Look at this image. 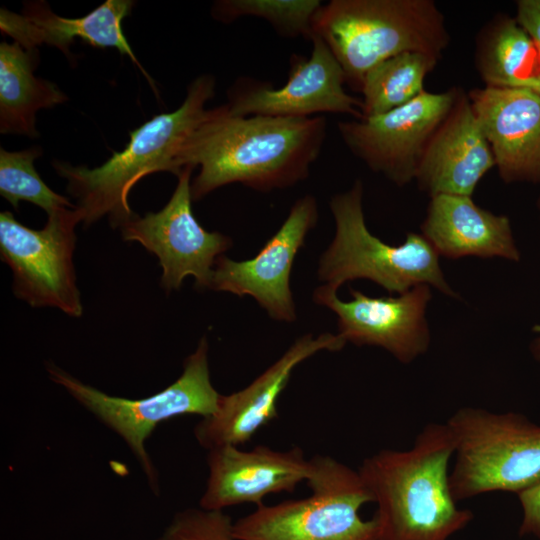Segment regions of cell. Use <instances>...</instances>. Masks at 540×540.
Returning <instances> with one entry per match:
<instances>
[{
    "label": "cell",
    "instance_id": "cell-1",
    "mask_svg": "<svg viewBox=\"0 0 540 540\" xmlns=\"http://www.w3.org/2000/svg\"><path fill=\"white\" fill-rule=\"evenodd\" d=\"M327 135V120L266 115L238 116L226 104L208 109L180 151L178 174L200 167L191 181L192 200L241 183L261 192L306 179Z\"/></svg>",
    "mask_w": 540,
    "mask_h": 540
},
{
    "label": "cell",
    "instance_id": "cell-2",
    "mask_svg": "<svg viewBox=\"0 0 540 540\" xmlns=\"http://www.w3.org/2000/svg\"><path fill=\"white\" fill-rule=\"evenodd\" d=\"M454 440L446 423H428L404 451L383 449L358 472L377 504L379 540H448L473 519L449 484Z\"/></svg>",
    "mask_w": 540,
    "mask_h": 540
},
{
    "label": "cell",
    "instance_id": "cell-3",
    "mask_svg": "<svg viewBox=\"0 0 540 540\" xmlns=\"http://www.w3.org/2000/svg\"><path fill=\"white\" fill-rule=\"evenodd\" d=\"M215 85L212 75L196 77L176 110L154 115L130 131L126 147L114 151L98 167L53 162L58 175L67 181V192L76 199L81 223L87 227L107 216L113 228H120L135 214L128 194L140 179L156 172L178 175L177 157L206 117V103L214 97Z\"/></svg>",
    "mask_w": 540,
    "mask_h": 540
},
{
    "label": "cell",
    "instance_id": "cell-4",
    "mask_svg": "<svg viewBox=\"0 0 540 540\" xmlns=\"http://www.w3.org/2000/svg\"><path fill=\"white\" fill-rule=\"evenodd\" d=\"M312 30L342 67L346 83L359 89L379 63L412 51L439 57L448 43L443 17L429 0H332L317 10Z\"/></svg>",
    "mask_w": 540,
    "mask_h": 540
},
{
    "label": "cell",
    "instance_id": "cell-5",
    "mask_svg": "<svg viewBox=\"0 0 540 540\" xmlns=\"http://www.w3.org/2000/svg\"><path fill=\"white\" fill-rule=\"evenodd\" d=\"M362 193V183L357 180L349 191L331 198L336 231L320 257L318 279L335 290L347 281L368 279L399 295L426 284L457 297L445 280L437 251L422 234L408 233L402 244L394 246L370 233Z\"/></svg>",
    "mask_w": 540,
    "mask_h": 540
},
{
    "label": "cell",
    "instance_id": "cell-6",
    "mask_svg": "<svg viewBox=\"0 0 540 540\" xmlns=\"http://www.w3.org/2000/svg\"><path fill=\"white\" fill-rule=\"evenodd\" d=\"M310 463L311 495L257 506L234 522L236 540H379L376 518L359 514L373 498L358 470L328 455Z\"/></svg>",
    "mask_w": 540,
    "mask_h": 540
},
{
    "label": "cell",
    "instance_id": "cell-7",
    "mask_svg": "<svg viewBox=\"0 0 540 540\" xmlns=\"http://www.w3.org/2000/svg\"><path fill=\"white\" fill-rule=\"evenodd\" d=\"M455 465L456 501L493 491L519 494L540 480V426L517 413L461 407L446 422Z\"/></svg>",
    "mask_w": 540,
    "mask_h": 540
},
{
    "label": "cell",
    "instance_id": "cell-8",
    "mask_svg": "<svg viewBox=\"0 0 540 540\" xmlns=\"http://www.w3.org/2000/svg\"><path fill=\"white\" fill-rule=\"evenodd\" d=\"M53 382L61 385L76 401L116 432L128 445L148 478L159 492L158 473L145 448L156 426L183 415L214 414L221 394L213 387L208 364V342L203 337L183 365L181 376L160 392L140 399L108 395L76 379L54 364L47 365Z\"/></svg>",
    "mask_w": 540,
    "mask_h": 540
},
{
    "label": "cell",
    "instance_id": "cell-9",
    "mask_svg": "<svg viewBox=\"0 0 540 540\" xmlns=\"http://www.w3.org/2000/svg\"><path fill=\"white\" fill-rule=\"evenodd\" d=\"M77 208H61L48 215L42 229L19 223L9 211L0 214V255L11 269L14 294L31 307H54L69 316L83 313L73 252Z\"/></svg>",
    "mask_w": 540,
    "mask_h": 540
},
{
    "label": "cell",
    "instance_id": "cell-10",
    "mask_svg": "<svg viewBox=\"0 0 540 540\" xmlns=\"http://www.w3.org/2000/svg\"><path fill=\"white\" fill-rule=\"evenodd\" d=\"M185 166L177 175V186L168 203L158 212L143 217L134 214L121 227L125 241H137L159 260L161 285L167 291L179 289L192 276L198 288H209L216 260L228 250L231 239L209 232L194 217L191 207V175Z\"/></svg>",
    "mask_w": 540,
    "mask_h": 540
},
{
    "label": "cell",
    "instance_id": "cell-11",
    "mask_svg": "<svg viewBox=\"0 0 540 540\" xmlns=\"http://www.w3.org/2000/svg\"><path fill=\"white\" fill-rule=\"evenodd\" d=\"M457 92L425 90L386 113L338 123L348 149L374 172L402 186L416 177L425 149L457 101Z\"/></svg>",
    "mask_w": 540,
    "mask_h": 540
},
{
    "label": "cell",
    "instance_id": "cell-12",
    "mask_svg": "<svg viewBox=\"0 0 540 540\" xmlns=\"http://www.w3.org/2000/svg\"><path fill=\"white\" fill-rule=\"evenodd\" d=\"M310 40V57H292L283 86L275 89L268 83L240 79L229 93V111L238 116L294 118L344 113L361 119L362 101L345 91L342 67L321 38L312 35Z\"/></svg>",
    "mask_w": 540,
    "mask_h": 540
},
{
    "label": "cell",
    "instance_id": "cell-13",
    "mask_svg": "<svg viewBox=\"0 0 540 540\" xmlns=\"http://www.w3.org/2000/svg\"><path fill=\"white\" fill-rule=\"evenodd\" d=\"M352 299L341 300L337 290L322 285L314 291L315 303L338 317L339 335L357 346H379L408 364L424 354L430 344L426 308L430 286L417 285L397 297H370L349 288Z\"/></svg>",
    "mask_w": 540,
    "mask_h": 540
},
{
    "label": "cell",
    "instance_id": "cell-14",
    "mask_svg": "<svg viewBox=\"0 0 540 540\" xmlns=\"http://www.w3.org/2000/svg\"><path fill=\"white\" fill-rule=\"evenodd\" d=\"M318 220V205L311 195L299 198L278 231L252 258L234 261L224 255L214 265L209 289L249 295L278 321L293 322L296 309L290 289L295 257Z\"/></svg>",
    "mask_w": 540,
    "mask_h": 540
},
{
    "label": "cell",
    "instance_id": "cell-15",
    "mask_svg": "<svg viewBox=\"0 0 540 540\" xmlns=\"http://www.w3.org/2000/svg\"><path fill=\"white\" fill-rule=\"evenodd\" d=\"M346 341L339 334H306L252 383L229 395H221L217 411L202 418L194 428L197 442L205 449L223 445L239 446L277 418V402L293 370L320 351L341 350Z\"/></svg>",
    "mask_w": 540,
    "mask_h": 540
},
{
    "label": "cell",
    "instance_id": "cell-16",
    "mask_svg": "<svg viewBox=\"0 0 540 540\" xmlns=\"http://www.w3.org/2000/svg\"><path fill=\"white\" fill-rule=\"evenodd\" d=\"M209 476L200 507L223 510L241 504L263 503L273 493L293 492L311 472L310 459L300 447L277 451L259 445L250 451L223 445L209 450Z\"/></svg>",
    "mask_w": 540,
    "mask_h": 540
},
{
    "label": "cell",
    "instance_id": "cell-17",
    "mask_svg": "<svg viewBox=\"0 0 540 540\" xmlns=\"http://www.w3.org/2000/svg\"><path fill=\"white\" fill-rule=\"evenodd\" d=\"M470 104L505 182H540V96L526 87L486 86Z\"/></svg>",
    "mask_w": 540,
    "mask_h": 540
},
{
    "label": "cell",
    "instance_id": "cell-18",
    "mask_svg": "<svg viewBox=\"0 0 540 540\" xmlns=\"http://www.w3.org/2000/svg\"><path fill=\"white\" fill-rule=\"evenodd\" d=\"M134 7L131 0H106L83 17L65 18L55 14L45 1H29L21 13L0 10V30L26 50L40 45L58 48L70 57L75 38L93 47L116 48L127 55L148 79L158 95L156 85L135 56L123 30L122 21Z\"/></svg>",
    "mask_w": 540,
    "mask_h": 540
},
{
    "label": "cell",
    "instance_id": "cell-19",
    "mask_svg": "<svg viewBox=\"0 0 540 540\" xmlns=\"http://www.w3.org/2000/svg\"><path fill=\"white\" fill-rule=\"evenodd\" d=\"M494 165L493 152L470 101L458 98L429 141L415 178L431 197H471L478 182Z\"/></svg>",
    "mask_w": 540,
    "mask_h": 540
},
{
    "label": "cell",
    "instance_id": "cell-20",
    "mask_svg": "<svg viewBox=\"0 0 540 540\" xmlns=\"http://www.w3.org/2000/svg\"><path fill=\"white\" fill-rule=\"evenodd\" d=\"M421 230L439 256L520 260L509 219L477 206L470 196H432Z\"/></svg>",
    "mask_w": 540,
    "mask_h": 540
},
{
    "label": "cell",
    "instance_id": "cell-21",
    "mask_svg": "<svg viewBox=\"0 0 540 540\" xmlns=\"http://www.w3.org/2000/svg\"><path fill=\"white\" fill-rule=\"evenodd\" d=\"M39 50H26L17 42L0 44V132L36 138V114L64 103L68 97L58 86L36 77Z\"/></svg>",
    "mask_w": 540,
    "mask_h": 540
},
{
    "label": "cell",
    "instance_id": "cell-22",
    "mask_svg": "<svg viewBox=\"0 0 540 540\" xmlns=\"http://www.w3.org/2000/svg\"><path fill=\"white\" fill-rule=\"evenodd\" d=\"M439 57L422 52H404L393 56L365 75L362 92V115L377 116L400 107L424 91L425 76Z\"/></svg>",
    "mask_w": 540,
    "mask_h": 540
},
{
    "label": "cell",
    "instance_id": "cell-23",
    "mask_svg": "<svg viewBox=\"0 0 540 540\" xmlns=\"http://www.w3.org/2000/svg\"><path fill=\"white\" fill-rule=\"evenodd\" d=\"M479 66L487 86L517 87L540 72V57L517 21L506 19L489 37Z\"/></svg>",
    "mask_w": 540,
    "mask_h": 540
},
{
    "label": "cell",
    "instance_id": "cell-24",
    "mask_svg": "<svg viewBox=\"0 0 540 540\" xmlns=\"http://www.w3.org/2000/svg\"><path fill=\"white\" fill-rule=\"evenodd\" d=\"M322 5L319 0H221L212 7V16L229 23L243 16L266 20L284 37L310 39L312 22Z\"/></svg>",
    "mask_w": 540,
    "mask_h": 540
},
{
    "label": "cell",
    "instance_id": "cell-25",
    "mask_svg": "<svg viewBox=\"0 0 540 540\" xmlns=\"http://www.w3.org/2000/svg\"><path fill=\"white\" fill-rule=\"evenodd\" d=\"M42 149L32 146L21 151L0 149V194L17 209L21 200L31 202L51 214L61 208H76L41 179L34 167Z\"/></svg>",
    "mask_w": 540,
    "mask_h": 540
},
{
    "label": "cell",
    "instance_id": "cell-26",
    "mask_svg": "<svg viewBox=\"0 0 540 540\" xmlns=\"http://www.w3.org/2000/svg\"><path fill=\"white\" fill-rule=\"evenodd\" d=\"M233 524L223 510L189 508L175 514L157 540H236Z\"/></svg>",
    "mask_w": 540,
    "mask_h": 540
},
{
    "label": "cell",
    "instance_id": "cell-27",
    "mask_svg": "<svg viewBox=\"0 0 540 540\" xmlns=\"http://www.w3.org/2000/svg\"><path fill=\"white\" fill-rule=\"evenodd\" d=\"M523 520L519 535H533L540 539V480L518 494Z\"/></svg>",
    "mask_w": 540,
    "mask_h": 540
},
{
    "label": "cell",
    "instance_id": "cell-28",
    "mask_svg": "<svg viewBox=\"0 0 540 540\" xmlns=\"http://www.w3.org/2000/svg\"><path fill=\"white\" fill-rule=\"evenodd\" d=\"M516 21L531 38L540 57V0L518 1Z\"/></svg>",
    "mask_w": 540,
    "mask_h": 540
},
{
    "label": "cell",
    "instance_id": "cell-29",
    "mask_svg": "<svg viewBox=\"0 0 540 540\" xmlns=\"http://www.w3.org/2000/svg\"><path fill=\"white\" fill-rule=\"evenodd\" d=\"M517 87H526L540 96V72L520 83Z\"/></svg>",
    "mask_w": 540,
    "mask_h": 540
},
{
    "label": "cell",
    "instance_id": "cell-30",
    "mask_svg": "<svg viewBox=\"0 0 540 540\" xmlns=\"http://www.w3.org/2000/svg\"><path fill=\"white\" fill-rule=\"evenodd\" d=\"M538 208L540 210V198L538 200ZM532 351L534 356L540 360V337L534 341Z\"/></svg>",
    "mask_w": 540,
    "mask_h": 540
}]
</instances>
